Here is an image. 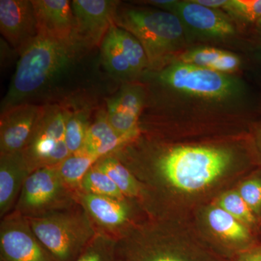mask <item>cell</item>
<instances>
[{"instance_id": "cell-21", "label": "cell", "mask_w": 261, "mask_h": 261, "mask_svg": "<svg viewBox=\"0 0 261 261\" xmlns=\"http://www.w3.org/2000/svg\"><path fill=\"white\" fill-rule=\"evenodd\" d=\"M101 58L106 69L115 78L126 80L135 76L126 53L111 29L101 44Z\"/></svg>"}, {"instance_id": "cell-10", "label": "cell", "mask_w": 261, "mask_h": 261, "mask_svg": "<svg viewBox=\"0 0 261 261\" xmlns=\"http://www.w3.org/2000/svg\"><path fill=\"white\" fill-rule=\"evenodd\" d=\"M75 200L83 207L98 231L116 238L130 225L145 216L134 199L111 198L82 190L74 192Z\"/></svg>"}, {"instance_id": "cell-18", "label": "cell", "mask_w": 261, "mask_h": 261, "mask_svg": "<svg viewBox=\"0 0 261 261\" xmlns=\"http://www.w3.org/2000/svg\"><path fill=\"white\" fill-rule=\"evenodd\" d=\"M107 118L111 126L121 135L139 137L138 121L142 106L143 93L136 87H126L114 97L108 99Z\"/></svg>"}, {"instance_id": "cell-32", "label": "cell", "mask_w": 261, "mask_h": 261, "mask_svg": "<svg viewBox=\"0 0 261 261\" xmlns=\"http://www.w3.org/2000/svg\"><path fill=\"white\" fill-rule=\"evenodd\" d=\"M196 3L212 8V9L218 10L219 8H225L228 4V0H193Z\"/></svg>"}, {"instance_id": "cell-30", "label": "cell", "mask_w": 261, "mask_h": 261, "mask_svg": "<svg viewBox=\"0 0 261 261\" xmlns=\"http://www.w3.org/2000/svg\"><path fill=\"white\" fill-rule=\"evenodd\" d=\"M225 8L247 21L261 18V0H228Z\"/></svg>"}, {"instance_id": "cell-12", "label": "cell", "mask_w": 261, "mask_h": 261, "mask_svg": "<svg viewBox=\"0 0 261 261\" xmlns=\"http://www.w3.org/2000/svg\"><path fill=\"white\" fill-rule=\"evenodd\" d=\"M118 2L111 0H74L72 2L74 28L73 42L77 49L101 45L115 24Z\"/></svg>"}, {"instance_id": "cell-1", "label": "cell", "mask_w": 261, "mask_h": 261, "mask_svg": "<svg viewBox=\"0 0 261 261\" xmlns=\"http://www.w3.org/2000/svg\"><path fill=\"white\" fill-rule=\"evenodd\" d=\"M114 156L138 181L147 216L192 217L251 174L232 149L218 146H174L143 161Z\"/></svg>"}, {"instance_id": "cell-16", "label": "cell", "mask_w": 261, "mask_h": 261, "mask_svg": "<svg viewBox=\"0 0 261 261\" xmlns=\"http://www.w3.org/2000/svg\"><path fill=\"white\" fill-rule=\"evenodd\" d=\"M167 10L176 15L184 25L202 35L224 37L235 31L227 17L219 10L212 9L192 1H175Z\"/></svg>"}, {"instance_id": "cell-31", "label": "cell", "mask_w": 261, "mask_h": 261, "mask_svg": "<svg viewBox=\"0 0 261 261\" xmlns=\"http://www.w3.org/2000/svg\"><path fill=\"white\" fill-rule=\"evenodd\" d=\"M231 261H261V245H256L245 250Z\"/></svg>"}, {"instance_id": "cell-19", "label": "cell", "mask_w": 261, "mask_h": 261, "mask_svg": "<svg viewBox=\"0 0 261 261\" xmlns=\"http://www.w3.org/2000/svg\"><path fill=\"white\" fill-rule=\"evenodd\" d=\"M137 138V136L119 135L110 124L107 115L100 114L89 125L84 147L80 152L100 159L129 145Z\"/></svg>"}, {"instance_id": "cell-27", "label": "cell", "mask_w": 261, "mask_h": 261, "mask_svg": "<svg viewBox=\"0 0 261 261\" xmlns=\"http://www.w3.org/2000/svg\"><path fill=\"white\" fill-rule=\"evenodd\" d=\"M89 125L84 113L67 111L65 142L70 154L79 153L82 151Z\"/></svg>"}, {"instance_id": "cell-26", "label": "cell", "mask_w": 261, "mask_h": 261, "mask_svg": "<svg viewBox=\"0 0 261 261\" xmlns=\"http://www.w3.org/2000/svg\"><path fill=\"white\" fill-rule=\"evenodd\" d=\"M111 29L122 49L126 53L135 75L149 67L148 59L145 49L135 36L115 24Z\"/></svg>"}, {"instance_id": "cell-8", "label": "cell", "mask_w": 261, "mask_h": 261, "mask_svg": "<svg viewBox=\"0 0 261 261\" xmlns=\"http://www.w3.org/2000/svg\"><path fill=\"white\" fill-rule=\"evenodd\" d=\"M67 110L58 106L44 107L34 135L23 152L31 171L55 167L70 154L65 142Z\"/></svg>"}, {"instance_id": "cell-22", "label": "cell", "mask_w": 261, "mask_h": 261, "mask_svg": "<svg viewBox=\"0 0 261 261\" xmlns=\"http://www.w3.org/2000/svg\"><path fill=\"white\" fill-rule=\"evenodd\" d=\"M95 164L113 180L125 197L138 201L140 196V185L129 170L116 156H106L98 160Z\"/></svg>"}, {"instance_id": "cell-11", "label": "cell", "mask_w": 261, "mask_h": 261, "mask_svg": "<svg viewBox=\"0 0 261 261\" xmlns=\"http://www.w3.org/2000/svg\"><path fill=\"white\" fill-rule=\"evenodd\" d=\"M1 261H57L38 240L28 220L15 211L0 223Z\"/></svg>"}, {"instance_id": "cell-15", "label": "cell", "mask_w": 261, "mask_h": 261, "mask_svg": "<svg viewBox=\"0 0 261 261\" xmlns=\"http://www.w3.org/2000/svg\"><path fill=\"white\" fill-rule=\"evenodd\" d=\"M32 2L37 18L38 36L73 44L74 18L72 2L68 0H32Z\"/></svg>"}, {"instance_id": "cell-17", "label": "cell", "mask_w": 261, "mask_h": 261, "mask_svg": "<svg viewBox=\"0 0 261 261\" xmlns=\"http://www.w3.org/2000/svg\"><path fill=\"white\" fill-rule=\"evenodd\" d=\"M32 173L23 151L0 154V217L14 209L25 180Z\"/></svg>"}, {"instance_id": "cell-4", "label": "cell", "mask_w": 261, "mask_h": 261, "mask_svg": "<svg viewBox=\"0 0 261 261\" xmlns=\"http://www.w3.org/2000/svg\"><path fill=\"white\" fill-rule=\"evenodd\" d=\"M115 25L135 36L145 49L149 67L161 66L184 43V24L171 12L117 9Z\"/></svg>"}, {"instance_id": "cell-14", "label": "cell", "mask_w": 261, "mask_h": 261, "mask_svg": "<svg viewBox=\"0 0 261 261\" xmlns=\"http://www.w3.org/2000/svg\"><path fill=\"white\" fill-rule=\"evenodd\" d=\"M0 32L19 54L38 37L37 18L32 1L1 0Z\"/></svg>"}, {"instance_id": "cell-6", "label": "cell", "mask_w": 261, "mask_h": 261, "mask_svg": "<svg viewBox=\"0 0 261 261\" xmlns=\"http://www.w3.org/2000/svg\"><path fill=\"white\" fill-rule=\"evenodd\" d=\"M192 219L206 243L228 261L257 245V233L214 202L197 209Z\"/></svg>"}, {"instance_id": "cell-13", "label": "cell", "mask_w": 261, "mask_h": 261, "mask_svg": "<svg viewBox=\"0 0 261 261\" xmlns=\"http://www.w3.org/2000/svg\"><path fill=\"white\" fill-rule=\"evenodd\" d=\"M44 107L21 103L2 112L0 154L23 151L34 135Z\"/></svg>"}, {"instance_id": "cell-29", "label": "cell", "mask_w": 261, "mask_h": 261, "mask_svg": "<svg viewBox=\"0 0 261 261\" xmlns=\"http://www.w3.org/2000/svg\"><path fill=\"white\" fill-rule=\"evenodd\" d=\"M234 188L261 224V176L258 173H252L239 182Z\"/></svg>"}, {"instance_id": "cell-33", "label": "cell", "mask_w": 261, "mask_h": 261, "mask_svg": "<svg viewBox=\"0 0 261 261\" xmlns=\"http://www.w3.org/2000/svg\"><path fill=\"white\" fill-rule=\"evenodd\" d=\"M257 23H258V25H261V18L257 21Z\"/></svg>"}, {"instance_id": "cell-28", "label": "cell", "mask_w": 261, "mask_h": 261, "mask_svg": "<svg viewBox=\"0 0 261 261\" xmlns=\"http://www.w3.org/2000/svg\"><path fill=\"white\" fill-rule=\"evenodd\" d=\"M115 239L97 231L93 240L75 261H113Z\"/></svg>"}, {"instance_id": "cell-24", "label": "cell", "mask_w": 261, "mask_h": 261, "mask_svg": "<svg viewBox=\"0 0 261 261\" xmlns=\"http://www.w3.org/2000/svg\"><path fill=\"white\" fill-rule=\"evenodd\" d=\"M214 202L255 233L260 232V221L234 187L223 192Z\"/></svg>"}, {"instance_id": "cell-23", "label": "cell", "mask_w": 261, "mask_h": 261, "mask_svg": "<svg viewBox=\"0 0 261 261\" xmlns=\"http://www.w3.org/2000/svg\"><path fill=\"white\" fill-rule=\"evenodd\" d=\"M98 160L90 154L79 152L71 154L60 163L57 167L65 186L73 192L80 190L84 176Z\"/></svg>"}, {"instance_id": "cell-20", "label": "cell", "mask_w": 261, "mask_h": 261, "mask_svg": "<svg viewBox=\"0 0 261 261\" xmlns=\"http://www.w3.org/2000/svg\"><path fill=\"white\" fill-rule=\"evenodd\" d=\"M181 62L224 74L236 71L241 64V61L236 55L208 47L196 48L187 51L181 56Z\"/></svg>"}, {"instance_id": "cell-7", "label": "cell", "mask_w": 261, "mask_h": 261, "mask_svg": "<svg viewBox=\"0 0 261 261\" xmlns=\"http://www.w3.org/2000/svg\"><path fill=\"white\" fill-rule=\"evenodd\" d=\"M76 203L74 192L65 186L58 167H45L29 175L13 211L25 218L37 217Z\"/></svg>"}, {"instance_id": "cell-3", "label": "cell", "mask_w": 261, "mask_h": 261, "mask_svg": "<svg viewBox=\"0 0 261 261\" xmlns=\"http://www.w3.org/2000/svg\"><path fill=\"white\" fill-rule=\"evenodd\" d=\"M77 51L73 44L38 36L20 54L8 93L2 102V112L25 102L42 90L69 66Z\"/></svg>"}, {"instance_id": "cell-2", "label": "cell", "mask_w": 261, "mask_h": 261, "mask_svg": "<svg viewBox=\"0 0 261 261\" xmlns=\"http://www.w3.org/2000/svg\"><path fill=\"white\" fill-rule=\"evenodd\" d=\"M114 239L113 261H228L206 243L192 217L145 215Z\"/></svg>"}, {"instance_id": "cell-5", "label": "cell", "mask_w": 261, "mask_h": 261, "mask_svg": "<svg viewBox=\"0 0 261 261\" xmlns=\"http://www.w3.org/2000/svg\"><path fill=\"white\" fill-rule=\"evenodd\" d=\"M27 219L38 240L57 261L76 260L98 231L78 202L68 208Z\"/></svg>"}, {"instance_id": "cell-25", "label": "cell", "mask_w": 261, "mask_h": 261, "mask_svg": "<svg viewBox=\"0 0 261 261\" xmlns=\"http://www.w3.org/2000/svg\"><path fill=\"white\" fill-rule=\"evenodd\" d=\"M80 190L92 195L104 196L111 198H128L125 197L116 184L106 173L94 164L81 183Z\"/></svg>"}, {"instance_id": "cell-9", "label": "cell", "mask_w": 261, "mask_h": 261, "mask_svg": "<svg viewBox=\"0 0 261 261\" xmlns=\"http://www.w3.org/2000/svg\"><path fill=\"white\" fill-rule=\"evenodd\" d=\"M159 79L178 92L207 99H224L239 89L238 82L228 74L181 62L164 68Z\"/></svg>"}]
</instances>
